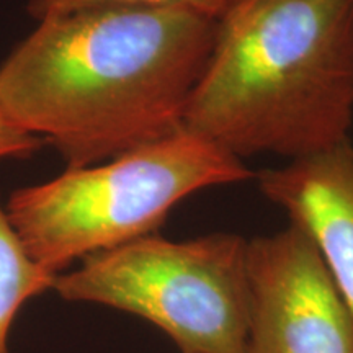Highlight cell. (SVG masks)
<instances>
[{"mask_svg":"<svg viewBox=\"0 0 353 353\" xmlns=\"http://www.w3.org/2000/svg\"><path fill=\"white\" fill-rule=\"evenodd\" d=\"M255 180L314 239L353 319V144L265 169Z\"/></svg>","mask_w":353,"mask_h":353,"instance_id":"8992f818","label":"cell"},{"mask_svg":"<svg viewBox=\"0 0 353 353\" xmlns=\"http://www.w3.org/2000/svg\"><path fill=\"white\" fill-rule=\"evenodd\" d=\"M255 179L244 161L179 131L10 193L6 210L30 255L54 275L156 234L185 198Z\"/></svg>","mask_w":353,"mask_h":353,"instance_id":"3957f363","label":"cell"},{"mask_svg":"<svg viewBox=\"0 0 353 353\" xmlns=\"http://www.w3.org/2000/svg\"><path fill=\"white\" fill-rule=\"evenodd\" d=\"M245 353H353V319L306 229L247 241Z\"/></svg>","mask_w":353,"mask_h":353,"instance_id":"5b68a950","label":"cell"},{"mask_svg":"<svg viewBox=\"0 0 353 353\" xmlns=\"http://www.w3.org/2000/svg\"><path fill=\"white\" fill-rule=\"evenodd\" d=\"M41 141L8 121L0 113V159L26 157L41 148Z\"/></svg>","mask_w":353,"mask_h":353,"instance_id":"9c48e42d","label":"cell"},{"mask_svg":"<svg viewBox=\"0 0 353 353\" xmlns=\"http://www.w3.org/2000/svg\"><path fill=\"white\" fill-rule=\"evenodd\" d=\"M353 0H236L182 130L244 161L311 157L350 141Z\"/></svg>","mask_w":353,"mask_h":353,"instance_id":"7a4b0ae2","label":"cell"},{"mask_svg":"<svg viewBox=\"0 0 353 353\" xmlns=\"http://www.w3.org/2000/svg\"><path fill=\"white\" fill-rule=\"evenodd\" d=\"M52 291L151 322L182 353L247 352V239L239 234H149L83 259L56 276Z\"/></svg>","mask_w":353,"mask_h":353,"instance_id":"277c9868","label":"cell"},{"mask_svg":"<svg viewBox=\"0 0 353 353\" xmlns=\"http://www.w3.org/2000/svg\"><path fill=\"white\" fill-rule=\"evenodd\" d=\"M234 2L236 0H28L26 13L33 20L39 21L83 7L107 6V3H136V6L183 8V10L201 13L210 19H219Z\"/></svg>","mask_w":353,"mask_h":353,"instance_id":"ba28073f","label":"cell"},{"mask_svg":"<svg viewBox=\"0 0 353 353\" xmlns=\"http://www.w3.org/2000/svg\"><path fill=\"white\" fill-rule=\"evenodd\" d=\"M56 276L30 255L0 203V353H10L8 337L20 309L52 290Z\"/></svg>","mask_w":353,"mask_h":353,"instance_id":"52a82bcc","label":"cell"},{"mask_svg":"<svg viewBox=\"0 0 353 353\" xmlns=\"http://www.w3.org/2000/svg\"><path fill=\"white\" fill-rule=\"evenodd\" d=\"M0 65V113L87 167L182 131L216 19L107 3L37 21Z\"/></svg>","mask_w":353,"mask_h":353,"instance_id":"6da1fadb","label":"cell"}]
</instances>
